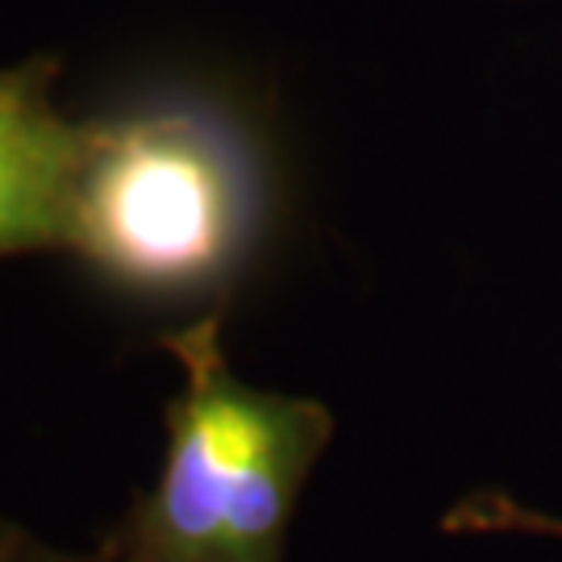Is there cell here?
I'll return each instance as SVG.
<instances>
[{"label":"cell","instance_id":"3957f363","mask_svg":"<svg viewBox=\"0 0 562 562\" xmlns=\"http://www.w3.org/2000/svg\"><path fill=\"white\" fill-rule=\"evenodd\" d=\"M59 71L55 55L0 67V259L71 246L83 121L55 101Z\"/></svg>","mask_w":562,"mask_h":562},{"label":"cell","instance_id":"7a4b0ae2","mask_svg":"<svg viewBox=\"0 0 562 562\" xmlns=\"http://www.w3.org/2000/svg\"><path fill=\"white\" fill-rule=\"evenodd\" d=\"M162 346L183 371L167 459L101 550L117 562H283L301 487L334 434L329 408L238 380L222 313L162 334Z\"/></svg>","mask_w":562,"mask_h":562},{"label":"cell","instance_id":"277c9868","mask_svg":"<svg viewBox=\"0 0 562 562\" xmlns=\"http://www.w3.org/2000/svg\"><path fill=\"white\" fill-rule=\"evenodd\" d=\"M446 533H538V538H562V517L525 508L521 501L504 492H475L459 501L442 517Z\"/></svg>","mask_w":562,"mask_h":562},{"label":"cell","instance_id":"5b68a950","mask_svg":"<svg viewBox=\"0 0 562 562\" xmlns=\"http://www.w3.org/2000/svg\"><path fill=\"white\" fill-rule=\"evenodd\" d=\"M0 562H34V538L0 517Z\"/></svg>","mask_w":562,"mask_h":562},{"label":"cell","instance_id":"6da1fadb","mask_svg":"<svg viewBox=\"0 0 562 562\" xmlns=\"http://www.w3.org/2000/svg\"><path fill=\"white\" fill-rule=\"evenodd\" d=\"M262 159L225 104L155 92L83 121L71 246L146 301L225 292L262 229Z\"/></svg>","mask_w":562,"mask_h":562},{"label":"cell","instance_id":"8992f818","mask_svg":"<svg viewBox=\"0 0 562 562\" xmlns=\"http://www.w3.org/2000/svg\"><path fill=\"white\" fill-rule=\"evenodd\" d=\"M34 562H117V559L104 554V550H97V554H71V550H50V546L34 542Z\"/></svg>","mask_w":562,"mask_h":562}]
</instances>
